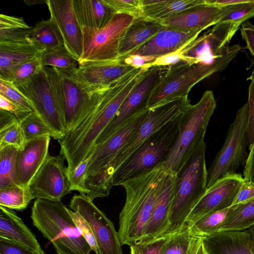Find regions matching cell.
I'll use <instances>...</instances> for the list:
<instances>
[{
	"instance_id": "obj_1",
	"label": "cell",
	"mask_w": 254,
	"mask_h": 254,
	"mask_svg": "<svg viewBox=\"0 0 254 254\" xmlns=\"http://www.w3.org/2000/svg\"><path fill=\"white\" fill-rule=\"evenodd\" d=\"M166 170L162 164L124 182L126 201L119 215L118 232L122 245L140 241L149 221Z\"/></svg>"
},
{
	"instance_id": "obj_2",
	"label": "cell",
	"mask_w": 254,
	"mask_h": 254,
	"mask_svg": "<svg viewBox=\"0 0 254 254\" xmlns=\"http://www.w3.org/2000/svg\"><path fill=\"white\" fill-rule=\"evenodd\" d=\"M188 97L177 98L149 109L144 119L127 143L104 168L87 177L86 182L93 190L109 193L113 175L118 168L150 136L182 114L190 105Z\"/></svg>"
},
{
	"instance_id": "obj_3",
	"label": "cell",
	"mask_w": 254,
	"mask_h": 254,
	"mask_svg": "<svg viewBox=\"0 0 254 254\" xmlns=\"http://www.w3.org/2000/svg\"><path fill=\"white\" fill-rule=\"evenodd\" d=\"M31 218L58 254H90L92 251L61 201L36 199Z\"/></svg>"
},
{
	"instance_id": "obj_4",
	"label": "cell",
	"mask_w": 254,
	"mask_h": 254,
	"mask_svg": "<svg viewBox=\"0 0 254 254\" xmlns=\"http://www.w3.org/2000/svg\"><path fill=\"white\" fill-rule=\"evenodd\" d=\"M206 144L203 139L176 174L168 233L179 229L206 191Z\"/></svg>"
},
{
	"instance_id": "obj_5",
	"label": "cell",
	"mask_w": 254,
	"mask_h": 254,
	"mask_svg": "<svg viewBox=\"0 0 254 254\" xmlns=\"http://www.w3.org/2000/svg\"><path fill=\"white\" fill-rule=\"evenodd\" d=\"M216 106L212 91L206 90L197 103L190 104L182 113L178 137L162 164L166 171L177 174L204 139Z\"/></svg>"
},
{
	"instance_id": "obj_6",
	"label": "cell",
	"mask_w": 254,
	"mask_h": 254,
	"mask_svg": "<svg viewBox=\"0 0 254 254\" xmlns=\"http://www.w3.org/2000/svg\"><path fill=\"white\" fill-rule=\"evenodd\" d=\"M239 47L212 64H190L181 62L170 66L167 72L152 90L146 107L151 109L167 102L188 97L197 83L212 74L223 70L241 50Z\"/></svg>"
},
{
	"instance_id": "obj_7",
	"label": "cell",
	"mask_w": 254,
	"mask_h": 254,
	"mask_svg": "<svg viewBox=\"0 0 254 254\" xmlns=\"http://www.w3.org/2000/svg\"><path fill=\"white\" fill-rule=\"evenodd\" d=\"M182 113L154 132L118 168L113 177V186H121L128 179L163 163L178 137Z\"/></svg>"
},
{
	"instance_id": "obj_8",
	"label": "cell",
	"mask_w": 254,
	"mask_h": 254,
	"mask_svg": "<svg viewBox=\"0 0 254 254\" xmlns=\"http://www.w3.org/2000/svg\"><path fill=\"white\" fill-rule=\"evenodd\" d=\"M44 67L62 110L67 134L91 111L102 91L106 88L91 95L78 82L73 74L74 70Z\"/></svg>"
},
{
	"instance_id": "obj_9",
	"label": "cell",
	"mask_w": 254,
	"mask_h": 254,
	"mask_svg": "<svg viewBox=\"0 0 254 254\" xmlns=\"http://www.w3.org/2000/svg\"><path fill=\"white\" fill-rule=\"evenodd\" d=\"M248 123L247 103L237 111L223 146L207 170V189L223 177L236 173L240 166L245 165L248 157Z\"/></svg>"
},
{
	"instance_id": "obj_10",
	"label": "cell",
	"mask_w": 254,
	"mask_h": 254,
	"mask_svg": "<svg viewBox=\"0 0 254 254\" xmlns=\"http://www.w3.org/2000/svg\"><path fill=\"white\" fill-rule=\"evenodd\" d=\"M17 87L49 128L52 137L58 140L64 137L66 134L64 116L45 67Z\"/></svg>"
},
{
	"instance_id": "obj_11",
	"label": "cell",
	"mask_w": 254,
	"mask_h": 254,
	"mask_svg": "<svg viewBox=\"0 0 254 254\" xmlns=\"http://www.w3.org/2000/svg\"><path fill=\"white\" fill-rule=\"evenodd\" d=\"M134 19L127 14H115L103 27L82 34L83 52L79 64L120 60V39Z\"/></svg>"
},
{
	"instance_id": "obj_12",
	"label": "cell",
	"mask_w": 254,
	"mask_h": 254,
	"mask_svg": "<svg viewBox=\"0 0 254 254\" xmlns=\"http://www.w3.org/2000/svg\"><path fill=\"white\" fill-rule=\"evenodd\" d=\"M69 206L72 211L78 212L89 225L97 244L98 254H123L113 223L86 194L74 195Z\"/></svg>"
},
{
	"instance_id": "obj_13",
	"label": "cell",
	"mask_w": 254,
	"mask_h": 254,
	"mask_svg": "<svg viewBox=\"0 0 254 254\" xmlns=\"http://www.w3.org/2000/svg\"><path fill=\"white\" fill-rule=\"evenodd\" d=\"M169 67L170 66H154L146 71L141 80L128 94L113 119L99 136L95 145L106 141L131 116L146 107L152 90Z\"/></svg>"
},
{
	"instance_id": "obj_14",
	"label": "cell",
	"mask_w": 254,
	"mask_h": 254,
	"mask_svg": "<svg viewBox=\"0 0 254 254\" xmlns=\"http://www.w3.org/2000/svg\"><path fill=\"white\" fill-rule=\"evenodd\" d=\"M64 160L61 155H49L29 186L33 199L61 201L70 193L67 167Z\"/></svg>"
},
{
	"instance_id": "obj_15",
	"label": "cell",
	"mask_w": 254,
	"mask_h": 254,
	"mask_svg": "<svg viewBox=\"0 0 254 254\" xmlns=\"http://www.w3.org/2000/svg\"><path fill=\"white\" fill-rule=\"evenodd\" d=\"M148 111L146 107L140 109L108 139L94 146L87 158L85 179L104 168L114 158L134 134Z\"/></svg>"
},
{
	"instance_id": "obj_16",
	"label": "cell",
	"mask_w": 254,
	"mask_h": 254,
	"mask_svg": "<svg viewBox=\"0 0 254 254\" xmlns=\"http://www.w3.org/2000/svg\"><path fill=\"white\" fill-rule=\"evenodd\" d=\"M244 181V178L238 173L228 175L217 180L207 189L185 222L192 223L208 213L232 206Z\"/></svg>"
},
{
	"instance_id": "obj_17",
	"label": "cell",
	"mask_w": 254,
	"mask_h": 254,
	"mask_svg": "<svg viewBox=\"0 0 254 254\" xmlns=\"http://www.w3.org/2000/svg\"><path fill=\"white\" fill-rule=\"evenodd\" d=\"M134 69L120 60L89 62L79 64L73 74L82 88L92 95Z\"/></svg>"
},
{
	"instance_id": "obj_18",
	"label": "cell",
	"mask_w": 254,
	"mask_h": 254,
	"mask_svg": "<svg viewBox=\"0 0 254 254\" xmlns=\"http://www.w3.org/2000/svg\"><path fill=\"white\" fill-rule=\"evenodd\" d=\"M50 18L61 36L64 46L78 62L83 52L82 36L73 0H46Z\"/></svg>"
},
{
	"instance_id": "obj_19",
	"label": "cell",
	"mask_w": 254,
	"mask_h": 254,
	"mask_svg": "<svg viewBox=\"0 0 254 254\" xmlns=\"http://www.w3.org/2000/svg\"><path fill=\"white\" fill-rule=\"evenodd\" d=\"M176 178V174L166 171L160 184L151 217L138 242L148 241L167 234L175 195Z\"/></svg>"
},
{
	"instance_id": "obj_20",
	"label": "cell",
	"mask_w": 254,
	"mask_h": 254,
	"mask_svg": "<svg viewBox=\"0 0 254 254\" xmlns=\"http://www.w3.org/2000/svg\"><path fill=\"white\" fill-rule=\"evenodd\" d=\"M51 135L28 141L22 150H18L14 167V183L28 189L33 179L49 156Z\"/></svg>"
},
{
	"instance_id": "obj_21",
	"label": "cell",
	"mask_w": 254,
	"mask_h": 254,
	"mask_svg": "<svg viewBox=\"0 0 254 254\" xmlns=\"http://www.w3.org/2000/svg\"><path fill=\"white\" fill-rule=\"evenodd\" d=\"M222 8L204 3L185 10L159 23L175 30L202 32L219 23Z\"/></svg>"
},
{
	"instance_id": "obj_22",
	"label": "cell",
	"mask_w": 254,
	"mask_h": 254,
	"mask_svg": "<svg viewBox=\"0 0 254 254\" xmlns=\"http://www.w3.org/2000/svg\"><path fill=\"white\" fill-rule=\"evenodd\" d=\"M200 33V32L197 31H183L163 26L156 35L130 55L157 58L187 46L195 40Z\"/></svg>"
},
{
	"instance_id": "obj_23",
	"label": "cell",
	"mask_w": 254,
	"mask_h": 254,
	"mask_svg": "<svg viewBox=\"0 0 254 254\" xmlns=\"http://www.w3.org/2000/svg\"><path fill=\"white\" fill-rule=\"evenodd\" d=\"M201 238L207 254H253L249 229L219 231Z\"/></svg>"
},
{
	"instance_id": "obj_24",
	"label": "cell",
	"mask_w": 254,
	"mask_h": 254,
	"mask_svg": "<svg viewBox=\"0 0 254 254\" xmlns=\"http://www.w3.org/2000/svg\"><path fill=\"white\" fill-rule=\"evenodd\" d=\"M45 51L40 49L30 37L13 42H0V79L6 80L14 68L43 55Z\"/></svg>"
},
{
	"instance_id": "obj_25",
	"label": "cell",
	"mask_w": 254,
	"mask_h": 254,
	"mask_svg": "<svg viewBox=\"0 0 254 254\" xmlns=\"http://www.w3.org/2000/svg\"><path fill=\"white\" fill-rule=\"evenodd\" d=\"M73 5L82 35L103 27L115 14L102 0H73Z\"/></svg>"
},
{
	"instance_id": "obj_26",
	"label": "cell",
	"mask_w": 254,
	"mask_h": 254,
	"mask_svg": "<svg viewBox=\"0 0 254 254\" xmlns=\"http://www.w3.org/2000/svg\"><path fill=\"white\" fill-rule=\"evenodd\" d=\"M0 237L17 243L36 252L42 249L36 236L12 209L0 206Z\"/></svg>"
},
{
	"instance_id": "obj_27",
	"label": "cell",
	"mask_w": 254,
	"mask_h": 254,
	"mask_svg": "<svg viewBox=\"0 0 254 254\" xmlns=\"http://www.w3.org/2000/svg\"><path fill=\"white\" fill-rule=\"evenodd\" d=\"M163 27L159 22L143 17L134 18L121 36L119 59L122 60L146 43Z\"/></svg>"
},
{
	"instance_id": "obj_28",
	"label": "cell",
	"mask_w": 254,
	"mask_h": 254,
	"mask_svg": "<svg viewBox=\"0 0 254 254\" xmlns=\"http://www.w3.org/2000/svg\"><path fill=\"white\" fill-rule=\"evenodd\" d=\"M204 0H142L143 17L159 22L185 10L202 4Z\"/></svg>"
},
{
	"instance_id": "obj_29",
	"label": "cell",
	"mask_w": 254,
	"mask_h": 254,
	"mask_svg": "<svg viewBox=\"0 0 254 254\" xmlns=\"http://www.w3.org/2000/svg\"><path fill=\"white\" fill-rule=\"evenodd\" d=\"M161 254H196L201 238L191 231L186 222L178 230L167 234Z\"/></svg>"
},
{
	"instance_id": "obj_30",
	"label": "cell",
	"mask_w": 254,
	"mask_h": 254,
	"mask_svg": "<svg viewBox=\"0 0 254 254\" xmlns=\"http://www.w3.org/2000/svg\"><path fill=\"white\" fill-rule=\"evenodd\" d=\"M30 38L45 51L64 46L62 38L50 18L37 22L33 27Z\"/></svg>"
},
{
	"instance_id": "obj_31",
	"label": "cell",
	"mask_w": 254,
	"mask_h": 254,
	"mask_svg": "<svg viewBox=\"0 0 254 254\" xmlns=\"http://www.w3.org/2000/svg\"><path fill=\"white\" fill-rule=\"evenodd\" d=\"M33 27L22 17L0 15V42H13L30 37Z\"/></svg>"
},
{
	"instance_id": "obj_32",
	"label": "cell",
	"mask_w": 254,
	"mask_h": 254,
	"mask_svg": "<svg viewBox=\"0 0 254 254\" xmlns=\"http://www.w3.org/2000/svg\"><path fill=\"white\" fill-rule=\"evenodd\" d=\"M241 204L208 213L192 223L189 224L191 231L200 237L218 232L227 217ZM188 223V222H187Z\"/></svg>"
},
{
	"instance_id": "obj_33",
	"label": "cell",
	"mask_w": 254,
	"mask_h": 254,
	"mask_svg": "<svg viewBox=\"0 0 254 254\" xmlns=\"http://www.w3.org/2000/svg\"><path fill=\"white\" fill-rule=\"evenodd\" d=\"M254 225V199L240 204L225 219L218 231H242Z\"/></svg>"
},
{
	"instance_id": "obj_34",
	"label": "cell",
	"mask_w": 254,
	"mask_h": 254,
	"mask_svg": "<svg viewBox=\"0 0 254 254\" xmlns=\"http://www.w3.org/2000/svg\"><path fill=\"white\" fill-rule=\"evenodd\" d=\"M33 197L29 189L15 183L0 189V206L18 211L27 208Z\"/></svg>"
},
{
	"instance_id": "obj_35",
	"label": "cell",
	"mask_w": 254,
	"mask_h": 254,
	"mask_svg": "<svg viewBox=\"0 0 254 254\" xmlns=\"http://www.w3.org/2000/svg\"><path fill=\"white\" fill-rule=\"evenodd\" d=\"M43 67H54L62 70H74L79 63L64 46L45 51L42 59Z\"/></svg>"
},
{
	"instance_id": "obj_36",
	"label": "cell",
	"mask_w": 254,
	"mask_h": 254,
	"mask_svg": "<svg viewBox=\"0 0 254 254\" xmlns=\"http://www.w3.org/2000/svg\"><path fill=\"white\" fill-rule=\"evenodd\" d=\"M18 149L12 146L0 148V189L14 183V167Z\"/></svg>"
},
{
	"instance_id": "obj_37",
	"label": "cell",
	"mask_w": 254,
	"mask_h": 254,
	"mask_svg": "<svg viewBox=\"0 0 254 254\" xmlns=\"http://www.w3.org/2000/svg\"><path fill=\"white\" fill-rule=\"evenodd\" d=\"M222 8V17L219 23L230 22L241 25L254 16V0H244L242 2Z\"/></svg>"
},
{
	"instance_id": "obj_38",
	"label": "cell",
	"mask_w": 254,
	"mask_h": 254,
	"mask_svg": "<svg viewBox=\"0 0 254 254\" xmlns=\"http://www.w3.org/2000/svg\"><path fill=\"white\" fill-rule=\"evenodd\" d=\"M43 55L29 60L14 68L5 80L13 82L16 86L25 82L43 67L41 63Z\"/></svg>"
},
{
	"instance_id": "obj_39",
	"label": "cell",
	"mask_w": 254,
	"mask_h": 254,
	"mask_svg": "<svg viewBox=\"0 0 254 254\" xmlns=\"http://www.w3.org/2000/svg\"><path fill=\"white\" fill-rule=\"evenodd\" d=\"M20 123L27 142L45 135L52 137L50 129L34 111L30 113Z\"/></svg>"
},
{
	"instance_id": "obj_40",
	"label": "cell",
	"mask_w": 254,
	"mask_h": 254,
	"mask_svg": "<svg viewBox=\"0 0 254 254\" xmlns=\"http://www.w3.org/2000/svg\"><path fill=\"white\" fill-rule=\"evenodd\" d=\"M26 143L25 134L19 120L0 129V148L12 146L22 150Z\"/></svg>"
},
{
	"instance_id": "obj_41",
	"label": "cell",
	"mask_w": 254,
	"mask_h": 254,
	"mask_svg": "<svg viewBox=\"0 0 254 254\" xmlns=\"http://www.w3.org/2000/svg\"><path fill=\"white\" fill-rule=\"evenodd\" d=\"M0 95L28 112L34 111L31 102L13 82L0 79Z\"/></svg>"
},
{
	"instance_id": "obj_42",
	"label": "cell",
	"mask_w": 254,
	"mask_h": 254,
	"mask_svg": "<svg viewBox=\"0 0 254 254\" xmlns=\"http://www.w3.org/2000/svg\"><path fill=\"white\" fill-rule=\"evenodd\" d=\"M115 14L123 13L134 18L143 17L142 0H102Z\"/></svg>"
},
{
	"instance_id": "obj_43",
	"label": "cell",
	"mask_w": 254,
	"mask_h": 254,
	"mask_svg": "<svg viewBox=\"0 0 254 254\" xmlns=\"http://www.w3.org/2000/svg\"><path fill=\"white\" fill-rule=\"evenodd\" d=\"M167 234L151 240L138 242L130 246V254H161Z\"/></svg>"
},
{
	"instance_id": "obj_44",
	"label": "cell",
	"mask_w": 254,
	"mask_h": 254,
	"mask_svg": "<svg viewBox=\"0 0 254 254\" xmlns=\"http://www.w3.org/2000/svg\"><path fill=\"white\" fill-rule=\"evenodd\" d=\"M68 211L75 224L78 228L81 235L91 248L92 251L96 254H98L97 244L88 223L78 212L73 211L68 208Z\"/></svg>"
},
{
	"instance_id": "obj_45",
	"label": "cell",
	"mask_w": 254,
	"mask_h": 254,
	"mask_svg": "<svg viewBox=\"0 0 254 254\" xmlns=\"http://www.w3.org/2000/svg\"><path fill=\"white\" fill-rule=\"evenodd\" d=\"M88 163V158L83 161L74 171L68 173V179L72 190H76L80 193H88L85 185V175L87 166Z\"/></svg>"
},
{
	"instance_id": "obj_46",
	"label": "cell",
	"mask_w": 254,
	"mask_h": 254,
	"mask_svg": "<svg viewBox=\"0 0 254 254\" xmlns=\"http://www.w3.org/2000/svg\"><path fill=\"white\" fill-rule=\"evenodd\" d=\"M248 145L254 142V67L252 80L249 87L248 96Z\"/></svg>"
},
{
	"instance_id": "obj_47",
	"label": "cell",
	"mask_w": 254,
	"mask_h": 254,
	"mask_svg": "<svg viewBox=\"0 0 254 254\" xmlns=\"http://www.w3.org/2000/svg\"><path fill=\"white\" fill-rule=\"evenodd\" d=\"M36 251L25 246L0 237V254H35Z\"/></svg>"
},
{
	"instance_id": "obj_48",
	"label": "cell",
	"mask_w": 254,
	"mask_h": 254,
	"mask_svg": "<svg viewBox=\"0 0 254 254\" xmlns=\"http://www.w3.org/2000/svg\"><path fill=\"white\" fill-rule=\"evenodd\" d=\"M254 199V184L244 179L233 203V205L243 204Z\"/></svg>"
},
{
	"instance_id": "obj_49",
	"label": "cell",
	"mask_w": 254,
	"mask_h": 254,
	"mask_svg": "<svg viewBox=\"0 0 254 254\" xmlns=\"http://www.w3.org/2000/svg\"><path fill=\"white\" fill-rule=\"evenodd\" d=\"M0 109L10 112L15 115L19 122L24 119L30 113L20 106L0 95Z\"/></svg>"
},
{
	"instance_id": "obj_50",
	"label": "cell",
	"mask_w": 254,
	"mask_h": 254,
	"mask_svg": "<svg viewBox=\"0 0 254 254\" xmlns=\"http://www.w3.org/2000/svg\"><path fill=\"white\" fill-rule=\"evenodd\" d=\"M240 30L247 49L254 57V24L247 21L242 24Z\"/></svg>"
},
{
	"instance_id": "obj_51",
	"label": "cell",
	"mask_w": 254,
	"mask_h": 254,
	"mask_svg": "<svg viewBox=\"0 0 254 254\" xmlns=\"http://www.w3.org/2000/svg\"><path fill=\"white\" fill-rule=\"evenodd\" d=\"M155 59V57L152 56L131 54L126 57L122 61L126 64L134 68H139L142 67L145 64L152 62Z\"/></svg>"
},
{
	"instance_id": "obj_52",
	"label": "cell",
	"mask_w": 254,
	"mask_h": 254,
	"mask_svg": "<svg viewBox=\"0 0 254 254\" xmlns=\"http://www.w3.org/2000/svg\"><path fill=\"white\" fill-rule=\"evenodd\" d=\"M249 149L244 170V178L254 184V142L249 146Z\"/></svg>"
},
{
	"instance_id": "obj_53",
	"label": "cell",
	"mask_w": 254,
	"mask_h": 254,
	"mask_svg": "<svg viewBox=\"0 0 254 254\" xmlns=\"http://www.w3.org/2000/svg\"><path fill=\"white\" fill-rule=\"evenodd\" d=\"M19 120L13 114L0 109V129L3 128Z\"/></svg>"
},
{
	"instance_id": "obj_54",
	"label": "cell",
	"mask_w": 254,
	"mask_h": 254,
	"mask_svg": "<svg viewBox=\"0 0 254 254\" xmlns=\"http://www.w3.org/2000/svg\"><path fill=\"white\" fill-rule=\"evenodd\" d=\"M244 1V0H204V3L210 5L223 8L233 4L239 3Z\"/></svg>"
},
{
	"instance_id": "obj_55",
	"label": "cell",
	"mask_w": 254,
	"mask_h": 254,
	"mask_svg": "<svg viewBox=\"0 0 254 254\" xmlns=\"http://www.w3.org/2000/svg\"><path fill=\"white\" fill-rule=\"evenodd\" d=\"M24 2L29 5V6H30V5H35V4H42V3H46V0H24Z\"/></svg>"
},
{
	"instance_id": "obj_56",
	"label": "cell",
	"mask_w": 254,
	"mask_h": 254,
	"mask_svg": "<svg viewBox=\"0 0 254 254\" xmlns=\"http://www.w3.org/2000/svg\"><path fill=\"white\" fill-rule=\"evenodd\" d=\"M251 232L252 237V252L253 254H254V225L249 228Z\"/></svg>"
},
{
	"instance_id": "obj_57",
	"label": "cell",
	"mask_w": 254,
	"mask_h": 254,
	"mask_svg": "<svg viewBox=\"0 0 254 254\" xmlns=\"http://www.w3.org/2000/svg\"><path fill=\"white\" fill-rule=\"evenodd\" d=\"M196 254H207L205 249L203 247V244L202 243V241L198 248Z\"/></svg>"
},
{
	"instance_id": "obj_58",
	"label": "cell",
	"mask_w": 254,
	"mask_h": 254,
	"mask_svg": "<svg viewBox=\"0 0 254 254\" xmlns=\"http://www.w3.org/2000/svg\"><path fill=\"white\" fill-rule=\"evenodd\" d=\"M35 254H45V253L43 250H42L40 251L36 252Z\"/></svg>"
}]
</instances>
